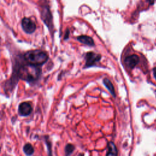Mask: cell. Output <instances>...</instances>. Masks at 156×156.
I'll return each instance as SVG.
<instances>
[{"instance_id": "cell-1", "label": "cell", "mask_w": 156, "mask_h": 156, "mask_svg": "<svg viewBox=\"0 0 156 156\" xmlns=\"http://www.w3.org/2000/svg\"><path fill=\"white\" fill-rule=\"evenodd\" d=\"M41 70L38 66L31 64L22 65L18 70V75L20 79L29 82L37 80L40 75Z\"/></svg>"}, {"instance_id": "cell-2", "label": "cell", "mask_w": 156, "mask_h": 156, "mask_svg": "<svg viewBox=\"0 0 156 156\" xmlns=\"http://www.w3.org/2000/svg\"><path fill=\"white\" fill-rule=\"evenodd\" d=\"M24 58L29 64L40 66L46 63L48 60V55L46 52L40 50H34L27 52Z\"/></svg>"}, {"instance_id": "cell-3", "label": "cell", "mask_w": 156, "mask_h": 156, "mask_svg": "<svg viewBox=\"0 0 156 156\" xmlns=\"http://www.w3.org/2000/svg\"><path fill=\"white\" fill-rule=\"evenodd\" d=\"M85 58V65L84 68H89L93 66L96 62H99L101 58V55L93 52H88L86 54Z\"/></svg>"}, {"instance_id": "cell-4", "label": "cell", "mask_w": 156, "mask_h": 156, "mask_svg": "<svg viewBox=\"0 0 156 156\" xmlns=\"http://www.w3.org/2000/svg\"><path fill=\"white\" fill-rule=\"evenodd\" d=\"M21 26L24 31L27 34H32L36 29L35 23L29 18H24L22 20Z\"/></svg>"}, {"instance_id": "cell-5", "label": "cell", "mask_w": 156, "mask_h": 156, "mask_svg": "<svg viewBox=\"0 0 156 156\" xmlns=\"http://www.w3.org/2000/svg\"><path fill=\"white\" fill-rule=\"evenodd\" d=\"M32 111L30 104L28 102H21L18 107L19 114L22 116H27L29 115Z\"/></svg>"}, {"instance_id": "cell-6", "label": "cell", "mask_w": 156, "mask_h": 156, "mask_svg": "<svg viewBox=\"0 0 156 156\" xmlns=\"http://www.w3.org/2000/svg\"><path fill=\"white\" fill-rule=\"evenodd\" d=\"M124 62L128 68L133 69L138 63L139 57L136 54L130 55L126 57L124 59Z\"/></svg>"}, {"instance_id": "cell-7", "label": "cell", "mask_w": 156, "mask_h": 156, "mask_svg": "<svg viewBox=\"0 0 156 156\" xmlns=\"http://www.w3.org/2000/svg\"><path fill=\"white\" fill-rule=\"evenodd\" d=\"M77 39L79 41H80V43H82L85 45L90 46H93L94 45V43L93 38L89 36L80 35V36H79L77 38Z\"/></svg>"}, {"instance_id": "cell-8", "label": "cell", "mask_w": 156, "mask_h": 156, "mask_svg": "<svg viewBox=\"0 0 156 156\" xmlns=\"http://www.w3.org/2000/svg\"><path fill=\"white\" fill-rule=\"evenodd\" d=\"M103 83H104V85L106 87V88L110 92V93L113 96V97H115L116 95H115V88H114V87H113L112 83L111 82V81L108 79L105 78L103 79Z\"/></svg>"}, {"instance_id": "cell-9", "label": "cell", "mask_w": 156, "mask_h": 156, "mask_svg": "<svg viewBox=\"0 0 156 156\" xmlns=\"http://www.w3.org/2000/svg\"><path fill=\"white\" fill-rule=\"evenodd\" d=\"M108 151L106 154L107 155H116L118 154L117 149L113 142H109L108 143Z\"/></svg>"}, {"instance_id": "cell-10", "label": "cell", "mask_w": 156, "mask_h": 156, "mask_svg": "<svg viewBox=\"0 0 156 156\" xmlns=\"http://www.w3.org/2000/svg\"><path fill=\"white\" fill-rule=\"evenodd\" d=\"M23 151L27 155H31L34 152V149L30 143H26L23 146Z\"/></svg>"}, {"instance_id": "cell-11", "label": "cell", "mask_w": 156, "mask_h": 156, "mask_svg": "<svg viewBox=\"0 0 156 156\" xmlns=\"http://www.w3.org/2000/svg\"><path fill=\"white\" fill-rule=\"evenodd\" d=\"M74 150V146L72 144H68L66 145L65 148V154L66 155H70L73 152V151Z\"/></svg>"}, {"instance_id": "cell-12", "label": "cell", "mask_w": 156, "mask_h": 156, "mask_svg": "<svg viewBox=\"0 0 156 156\" xmlns=\"http://www.w3.org/2000/svg\"><path fill=\"white\" fill-rule=\"evenodd\" d=\"M153 74H154V77L155 79L156 80V67H155L153 69Z\"/></svg>"}]
</instances>
